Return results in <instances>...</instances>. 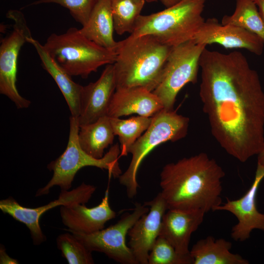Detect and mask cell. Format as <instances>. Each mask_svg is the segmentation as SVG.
Wrapping results in <instances>:
<instances>
[{
  "label": "cell",
  "mask_w": 264,
  "mask_h": 264,
  "mask_svg": "<svg viewBox=\"0 0 264 264\" xmlns=\"http://www.w3.org/2000/svg\"><path fill=\"white\" fill-rule=\"evenodd\" d=\"M172 47L151 35L129 36L118 42L113 64L116 89L142 88L153 91Z\"/></svg>",
  "instance_id": "cell-3"
},
{
  "label": "cell",
  "mask_w": 264,
  "mask_h": 264,
  "mask_svg": "<svg viewBox=\"0 0 264 264\" xmlns=\"http://www.w3.org/2000/svg\"><path fill=\"white\" fill-rule=\"evenodd\" d=\"M206 47L193 40L172 49L164 65L160 82L152 91L160 100L164 109L173 110L176 97L183 87L197 82L200 56Z\"/></svg>",
  "instance_id": "cell-8"
},
{
  "label": "cell",
  "mask_w": 264,
  "mask_h": 264,
  "mask_svg": "<svg viewBox=\"0 0 264 264\" xmlns=\"http://www.w3.org/2000/svg\"><path fill=\"white\" fill-rule=\"evenodd\" d=\"M149 211V207L144 204L136 203L132 212L125 213L116 223L106 229L90 234L68 232L92 252L103 253L122 264H138L131 249L126 244V236L138 219Z\"/></svg>",
  "instance_id": "cell-9"
},
{
  "label": "cell",
  "mask_w": 264,
  "mask_h": 264,
  "mask_svg": "<svg viewBox=\"0 0 264 264\" xmlns=\"http://www.w3.org/2000/svg\"><path fill=\"white\" fill-rule=\"evenodd\" d=\"M199 96L211 132L220 147L241 162L264 150V91L245 56L203 51Z\"/></svg>",
  "instance_id": "cell-1"
},
{
  "label": "cell",
  "mask_w": 264,
  "mask_h": 264,
  "mask_svg": "<svg viewBox=\"0 0 264 264\" xmlns=\"http://www.w3.org/2000/svg\"><path fill=\"white\" fill-rule=\"evenodd\" d=\"M145 0H111L114 29L118 35L132 32Z\"/></svg>",
  "instance_id": "cell-25"
},
{
  "label": "cell",
  "mask_w": 264,
  "mask_h": 264,
  "mask_svg": "<svg viewBox=\"0 0 264 264\" xmlns=\"http://www.w3.org/2000/svg\"><path fill=\"white\" fill-rule=\"evenodd\" d=\"M264 178V165L257 162L254 180L247 192L241 198L227 201L217 207L215 211H226L234 215L238 222L232 228L231 236L236 241L243 242L248 239L254 229L264 231V214L256 206V195Z\"/></svg>",
  "instance_id": "cell-12"
},
{
  "label": "cell",
  "mask_w": 264,
  "mask_h": 264,
  "mask_svg": "<svg viewBox=\"0 0 264 264\" xmlns=\"http://www.w3.org/2000/svg\"><path fill=\"white\" fill-rule=\"evenodd\" d=\"M6 16L14 23L11 32L0 41V93L14 103L18 109H26L31 102L20 95L16 87L18 59L22 46L32 36L22 12L10 10Z\"/></svg>",
  "instance_id": "cell-10"
},
{
  "label": "cell",
  "mask_w": 264,
  "mask_h": 264,
  "mask_svg": "<svg viewBox=\"0 0 264 264\" xmlns=\"http://www.w3.org/2000/svg\"><path fill=\"white\" fill-rule=\"evenodd\" d=\"M79 124L77 117H69V132L66 150L55 160L50 162L47 169L53 172L48 182L37 191L35 196L47 195L54 186H59L61 190H69L74 177L81 169L93 166L108 171L109 177L118 178L122 174L118 159L120 157V148L117 143L110 147L103 157L96 158L87 153L78 141Z\"/></svg>",
  "instance_id": "cell-6"
},
{
  "label": "cell",
  "mask_w": 264,
  "mask_h": 264,
  "mask_svg": "<svg viewBox=\"0 0 264 264\" xmlns=\"http://www.w3.org/2000/svg\"><path fill=\"white\" fill-rule=\"evenodd\" d=\"M162 3L166 7H168L170 6H171L176 3H177L178 1H179L180 0H160Z\"/></svg>",
  "instance_id": "cell-31"
},
{
  "label": "cell",
  "mask_w": 264,
  "mask_h": 264,
  "mask_svg": "<svg viewBox=\"0 0 264 264\" xmlns=\"http://www.w3.org/2000/svg\"><path fill=\"white\" fill-rule=\"evenodd\" d=\"M163 109L161 101L152 91L142 88H120L116 89L112 96L107 115L120 118L135 113L153 117Z\"/></svg>",
  "instance_id": "cell-18"
},
{
  "label": "cell",
  "mask_w": 264,
  "mask_h": 264,
  "mask_svg": "<svg viewBox=\"0 0 264 264\" xmlns=\"http://www.w3.org/2000/svg\"><path fill=\"white\" fill-rule=\"evenodd\" d=\"M115 135L118 136L120 156H126L136 141L149 128L152 117L137 116L127 119L110 117Z\"/></svg>",
  "instance_id": "cell-24"
},
{
  "label": "cell",
  "mask_w": 264,
  "mask_h": 264,
  "mask_svg": "<svg viewBox=\"0 0 264 264\" xmlns=\"http://www.w3.org/2000/svg\"><path fill=\"white\" fill-rule=\"evenodd\" d=\"M144 204L149 211L138 219L128 234L129 246L138 264H148L150 252L160 235L162 218L168 210L160 192Z\"/></svg>",
  "instance_id": "cell-13"
},
{
  "label": "cell",
  "mask_w": 264,
  "mask_h": 264,
  "mask_svg": "<svg viewBox=\"0 0 264 264\" xmlns=\"http://www.w3.org/2000/svg\"><path fill=\"white\" fill-rule=\"evenodd\" d=\"M111 0H98L86 23L79 29L89 40L108 49L115 50Z\"/></svg>",
  "instance_id": "cell-20"
},
{
  "label": "cell",
  "mask_w": 264,
  "mask_h": 264,
  "mask_svg": "<svg viewBox=\"0 0 264 264\" xmlns=\"http://www.w3.org/2000/svg\"><path fill=\"white\" fill-rule=\"evenodd\" d=\"M56 244L69 264L94 263L92 252L71 232L59 235Z\"/></svg>",
  "instance_id": "cell-26"
},
{
  "label": "cell",
  "mask_w": 264,
  "mask_h": 264,
  "mask_svg": "<svg viewBox=\"0 0 264 264\" xmlns=\"http://www.w3.org/2000/svg\"><path fill=\"white\" fill-rule=\"evenodd\" d=\"M114 135L110 118L107 115L93 123L79 126L78 141L87 153L101 158L105 149L112 144Z\"/></svg>",
  "instance_id": "cell-22"
},
{
  "label": "cell",
  "mask_w": 264,
  "mask_h": 264,
  "mask_svg": "<svg viewBox=\"0 0 264 264\" xmlns=\"http://www.w3.org/2000/svg\"><path fill=\"white\" fill-rule=\"evenodd\" d=\"M232 243L224 239L209 236L198 241L190 253L193 264H248L238 254L230 251Z\"/></svg>",
  "instance_id": "cell-21"
},
{
  "label": "cell",
  "mask_w": 264,
  "mask_h": 264,
  "mask_svg": "<svg viewBox=\"0 0 264 264\" xmlns=\"http://www.w3.org/2000/svg\"><path fill=\"white\" fill-rule=\"evenodd\" d=\"M145 0L148 2H153L157 1V0Z\"/></svg>",
  "instance_id": "cell-33"
},
{
  "label": "cell",
  "mask_w": 264,
  "mask_h": 264,
  "mask_svg": "<svg viewBox=\"0 0 264 264\" xmlns=\"http://www.w3.org/2000/svg\"><path fill=\"white\" fill-rule=\"evenodd\" d=\"M225 173L207 154L166 164L160 174L161 194L168 209L200 210L205 214L222 204Z\"/></svg>",
  "instance_id": "cell-2"
},
{
  "label": "cell",
  "mask_w": 264,
  "mask_h": 264,
  "mask_svg": "<svg viewBox=\"0 0 264 264\" xmlns=\"http://www.w3.org/2000/svg\"><path fill=\"white\" fill-rule=\"evenodd\" d=\"M200 210L168 209L162 220L159 236L165 238L179 254L189 256L191 237L203 221Z\"/></svg>",
  "instance_id": "cell-17"
},
{
  "label": "cell",
  "mask_w": 264,
  "mask_h": 264,
  "mask_svg": "<svg viewBox=\"0 0 264 264\" xmlns=\"http://www.w3.org/2000/svg\"><path fill=\"white\" fill-rule=\"evenodd\" d=\"M221 24L244 28L258 36L264 44V21L253 0H237L234 12L223 16Z\"/></svg>",
  "instance_id": "cell-23"
},
{
  "label": "cell",
  "mask_w": 264,
  "mask_h": 264,
  "mask_svg": "<svg viewBox=\"0 0 264 264\" xmlns=\"http://www.w3.org/2000/svg\"><path fill=\"white\" fill-rule=\"evenodd\" d=\"M96 189L93 185L83 183L70 191L61 190L58 198L36 208L22 206L13 198L9 197L0 201V209L3 213L25 224L30 231L33 243L39 245L46 239L39 224L42 215L55 207L75 203L85 204L89 201Z\"/></svg>",
  "instance_id": "cell-11"
},
{
  "label": "cell",
  "mask_w": 264,
  "mask_h": 264,
  "mask_svg": "<svg viewBox=\"0 0 264 264\" xmlns=\"http://www.w3.org/2000/svg\"><path fill=\"white\" fill-rule=\"evenodd\" d=\"M27 42L31 44L36 50L43 68L51 76L68 106L71 116L78 117L82 86L75 83L71 76L62 69L50 56L43 44L32 36L28 37Z\"/></svg>",
  "instance_id": "cell-19"
},
{
  "label": "cell",
  "mask_w": 264,
  "mask_h": 264,
  "mask_svg": "<svg viewBox=\"0 0 264 264\" xmlns=\"http://www.w3.org/2000/svg\"><path fill=\"white\" fill-rule=\"evenodd\" d=\"M191 256L183 255L164 237L159 236L149 253L148 264H193Z\"/></svg>",
  "instance_id": "cell-27"
},
{
  "label": "cell",
  "mask_w": 264,
  "mask_h": 264,
  "mask_svg": "<svg viewBox=\"0 0 264 264\" xmlns=\"http://www.w3.org/2000/svg\"><path fill=\"white\" fill-rule=\"evenodd\" d=\"M53 60L71 76L87 78L99 67L113 64L115 51L101 46L75 27L61 34L52 33L43 44Z\"/></svg>",
  "instance_id": "cell-5"
},
{
  "label": "cell",
  "mask_w": 264,
  "mask_h": 264,
  "mask_svg": "<svg viewBox=\"0 0 264 264\" xmlns=\"http://www.w3.org/2000/svg\"><path fill=\"white\" fill-rule=\"evenodd\" d=\"M206 0H180L165 9L140 15L130 36L151 35L174 47L193 40L205 20L202 16Z\"/></svg>",
  "instance_id": "cell-4"
},
{
  "label": "cell",
  "mask_w": 264,
  "mask_h": 264,
  "mask_svg": "<svg viewBox=\"0 0 264 264\" xmlns=\"http://www.w3.org/2000/svg\"><path fill=\"white\" fill-rule=\"evenodd\" d=\"M258 162L264 165V150L258 155Z\"/></svg>",
  "instance_id": "cell-32"
},
{
  "label": "cell",
  "mask_w": 264,
  "mask_h": 264,
  "mask_svg": "<svg viewBox=\"0 0 264 264\" xmlns=\"http://www.w3.org/2000/svg\"><path fill=\"white\" fill-rule=\"evenodd\" d=\"M189 119L176 111L162 109L152 117L150 125L132 145L129 167L118 177L125 187L127 196L134 198L139 187L137 173L146 156L155 147L166 141L175 142L185 137L188 132Z\"/></svg>",
  "instance_id": "cell-7"
},
{
  "label": "cell",
  "mask_w": 264,
  "mask_h": 264,
  "mask_svg": "<svg viewBox=\"0 0 264 264\" xmlns=\"http://www.w3.org/2000/svg\"><path fill=\"white\" fill-rule=\"evenodd\" d=\"M259 8V12L264 21V0H253Z\"/></svg>",
  "instance_id": "cell-30"
},
{
  "label": "cell",
  "mask_w": 264,
  "mask_h": 264,
  "mask_svg": "<svg viewBox=\"0 0 264 264\" xmlns=\"http://www.w3.org/2000/svg\"><path fill=\"white\" fill-rule=\"evenodd\" d=\"M98 0H38L31 5L55 3L67 8L72 17L82 26L87 22Z\"/></svg>",
  "instance_id": "cell-28"
},
{
  "label": "cell",
  "mask_w": 264,
  "mask_h": 264,
  "mask_svg": "<svg viewBox=\"0 0 264 264\" xmlns=\"http://www.w3.org/2000/svg\"><path fill=\"white\" fill-rule=\"evenodd\" d=\"M60 213L63 224L68 228L66 230L84 234L104 229L106 223L116 216V213L110 205L109 186L98 205L92 208L79 203L62 205Z\"/></svg>",
  "instance_id": "cell-16"
},
{
  "label": "cell",
  "mask_w": 264,
  "mask_h": 264,
  "mask_svg": "<svg viewBox=\"0 0 264 264\" xmlns=\"http://www.w3.org/2000/svg\"><path fill=\"white\" fill-rule=\"evenodd\" d=\"M116 88L113 64L107 65L97 81L83 87L78 117L79 126L107 115Z\"/></svg>",
  "instance_id": "cell-15"
},
{
  "label": "cell",
  "mask_w": 264,
  "mask_h": 264,
  "mask_svg": "<svg viewBox=\"0 0 264 264\" xmlns=\"http://www.w3.org/2000/svg\"><path fill=\"white\" fill-rule=\"evenodd\" d=\"M17 260L13 258L6 253L5 247L0 244V264H19Z\"/></svg>",
  "instance_id": "cell-29"
},
{
  "label": "cell",
  "mask_w": 264,
  "mask_h": 264,
  "mask_svg": "<svg viewBox=\"0 0 264 264\" xmlns=\"http://www.w3.org/2000/svg\"><path fill=\"white\" fill-rule=\"evenodd\" d=\"M193 40L206 46L218 44L225 48H244L261 55L264 44L256 35L240 27L222 24L216 18H209L203 23Z\"/></svg>",
  "instance_id": "cell-14"
}]
</instances>
